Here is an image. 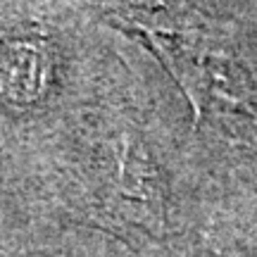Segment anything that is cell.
<instances>
[{
	"label": "cell",
	"mask_w": 257,
	"mask_h": 257,
	"mask_svg": "<svg viewBox=\"0 0 257 257\" xmlns=\"http://www.w3.org/2000/svg\"><path fill=\"white\" fill-rule=\"evenodd\" d=\"M174 74L195 110V126L205 117H236L257 124V81L238 55L226 48H200L167 31L131 29Z\"/></svg>",
	"instance_id": "cell-1"
},
{
	"label": "cell",
	"mask_w": 257,
	"mask_h": 257,
	"mask_svg": "<svg viewBox=\"0 0 257 257\" xmlns=\"http://www.w3.org/2000/svg\"><path fill=\"white\" fill-rule=\"evenodd\" d=\"M102 229L121 238L162 240L167 233V181L146 138L126 131L119 141L117 172L102 188Z\"/></svg>",
	"instance_id": "cell-2"
}]
</instances>
